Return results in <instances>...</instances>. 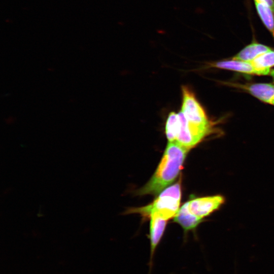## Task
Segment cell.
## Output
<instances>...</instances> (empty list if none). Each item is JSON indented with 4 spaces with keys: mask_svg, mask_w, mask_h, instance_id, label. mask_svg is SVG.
<instances>
[{
    "mask_svg": "<svg viewBox=\"0 0 274 274\" xmlns=\"http://www.w3.org/2000/svg\"><path fill=\"white\" fill-rule=\"evenodd\" d=\"M257 12L264 25L274 38V12L266 4L254 0Z\"/></svg>",
    "mask_w": 274,
    "mask_h": 274,
    "instance_id": "cell-11",
    "label": "cell"
},
{
    "mask_svg": "<svg viewBox=\"0 0 274 274\" xmlns=\"http://www.w3.org/2000/svg\"><path fill=\"white\" fill-rule=\"evenodd\" d=\"M179 129L178 114L172 112L168 115L165 127V132L168 142H175Z\"/></svg>",
    "mask_w": 274,
    "mask_h": 274,
    "instance_id": "cell-13",
    "label": "cell"
},
{
    "mask_svg": "<svg viewBox=\"0 0 274 274\" xmlns=\"http://www.w3.org/2000/svg\"><path fill=\"white\" fill-rule=\"evenodd\" d=\"M182 104L181 111L187 121L197 126H212L205 111L192 91L188 87L182 86Z\"/></svg>",
    "mask_w": 274,
    "mask_h": 274,
    "instance_id": "cell-4",
    "label": "cell"
},
{
    "mask_svg": "<svg viewBox=\"0 0 274 274\" xmlns=\"http://www.w3.org/2000/svg\"><path fill=\"white\" fill-rule=\"evenodd\" d=\"M211 66L219 68L234 71L242 73L262 75L256 70L251 62L236 59L222 60L211 63Z\"/></svg>",
    "mask_w": 274,
    "mask_h": 274,
    "instance_id": "cell-8",
    "label": "cell"
},
{
    "mask_svg": "<svg viewBox=\"0 0 274 274\" xmlns=\"http://www.w3.org/2000/svg\"><path fill=\"white\" fill-rule=\"evenodd\" d=\"M225 202L224 196L218 194L196 198L187 203L190 212L202 219L218 210Z\"/></svg>",
    "mask_w": 274,
    "mask_h": 274,
    "instance_id": "cell-5",
    "label": "cell"
},
{
    "mask_svg": "<svg viewBox=\"0 0 274 274\" xmlns=\"http://www.w3.org/2000/svg\"><path fill=\"white\" fill-rule=\"evenodd\" d=\"M189 151L176 142H168L154 174L138 194L157 195L167 187L178 176Z\"/></svg>",
    "mask_w": 274,
    "mask_h": 274,
    "instance_id": "cell-1",
    "label": "cell"
},
{
    "mask_svg": "<svg viewBox=\"0 0 274 274\" xmlns=\"http://www.w3.org/2000/svg\"><path fill=\"white\" fill-rule=\"evenodd\" d=\"M174 220L180 224L185 231L194 229L202 221V219L190 212L187 202L179 209Z\"/></svg>",
    "mask_w": 274,
    "mask_h": 274,
    "instance_id": "cell-9",
    "label": "cell"
},
{
    "mask_svg": "<svg viewBox=\"0 0 274 274\" xmlns=\"http://www.w3.org/2000/svg\"><path fill=\"white\" fill-rule=\"evenodd\" d=\"M268 5L274 12V0H258Z\"/></svg>",
    "mask_w": 274,
    "mask_h": 274,
    "instance_id": "cell-14",
    "label": "cell"
},
{
    "mask_svg": "<svg viewBox=\"0 0 274 274\" xmlns=\"http://www.w3.org/2000/svg\"><path fill=\"white\" fill-rule=\"evenodd\" d=\"M271 50L264 44L253 42L244 47L232 59L247 62H251L257 57Z\"/></svg>",
    "mask_w": 274,
    "mask_h": 274,
    "instance_id": "cell-10",
    "label": "cell"
},
{
    "mask_svg": "<svg viewBox=\"0 0 274 274\" xmlns=\"http://www.w3.org/2000/svg\"><path fill=\"white\" fill-rule=\"evenodd\" d=\"M181 198V186L179 181L164 189L152 202L145 207L132 208L128 212L138 213L145 217L156 213L168 220L174 217L178 212Z\"/></svg>",
    "mask_w": 274,
    "mask_h": 274,
    "instance_id": "cell-2",
    "label": "cell"
},
{
    "mask_svg": "<svg viewBox=\"0 0 274 274\" xmlns=\"http://www.w3.org/2000/svg\"><path fill=\"white\" fill-rule=\"evenodd\" d=\"M270 75L272 77L273 80H274V70H272L270 71Z\"/></svg>",
    "mask_w": 274,
    "mask_h": 274,
    "instance_id": "cell-15",
    "label": "cell"
},
{
    "mask_svg": "<svg viewBox=\"0 0 274 274\" xmlns=\"http://www.w3.org/2000/svg\"><path fill=\"white\" fill-rule=\"evenodd\" d=\"M178 114L179 129L175 142L189 150L200 143L212 132L211 127L197 126L189 123L183 114Z\"/></svg>",
    "mask_w": 274,
    "mask_h": 274,
    "instance_id": "cell-3",
    "label": "cell"
},
{
    "mask_svg": "<svg viewBox=\"0 0 274 274\" xmlns=\"http://www.w3.org/2000/svg\"><path fill=\"white\" fill-rule=\"evenodd\" d=\"M149 217L150 221V254L149 260V272L151 274L153 265V258L157 246L160 243L166 225L167 220L156 213H152Z\"/></svg>",
    "mask_w": 274,
    "mask_h": 274,
    "instance_id": "cell-6",
    "label": "cell"
},
{
    "mask_svg": "<svg viewBox=\"0 0 274 274\" xmlns=\"http://www.w3.org/2000/svg\"><path fill=\"white\" fill-rule=\"evenodd\" d=\"M241 88L261 101L274 105V85L271 83H255L250 85H241Z\"/></svg>",
    "mask_w": 274,
    "mask_h": 274,
    "instance_id": "cell-7",
    "label": "cell"
},
{
    "mask_svg": "<svg viewBox=\"0 0 274 274\" xmlns=\"http://www.w3.org/2000/svg\"><path fill=\"white\" fill-rule=\"evenodd\" d=\"M251 62L262 75H269L271 67L274 66V51L271 49L258 56Z\"/></svg>",
    "mask_w": 274,
    "mask_h": 274,
    "instance_id": "cell-12",
    "label": "cell"
}]
</instances>
